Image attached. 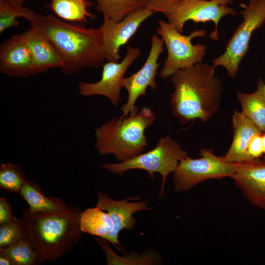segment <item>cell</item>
Wrapping results in <instances>:
<instances>
[{
    "mask_svg": "<svg viewBox=\"0 0 265 265\" xmlns=\"http://www.w3.org/2000/svg\"><path fill=\"white\" fill-rule=\"evenodd\" d=\"M215 67L203 62L179 70L170 77L174 90L170 103L182 124L198 119L208 121L219 108L223 84Z\"/></svg>",
    "mask_w": 265,
    "mask_h": 265,
    "instance_id": "1",
    "label": "cell"
},
{
    "mask_svg": "<svg viewBox=\"0 0 265 265\" xmlns=\"http://www.w3.org/2000/svg\"><path fill=\"white\" fill-rule=\"evenodd\" d=\"M30 23L58 50L63 62L61 68L63 73L71 75L84 67L98 68L104 64L106 59L100 27L87 28L64 22L52 15L39 14Z\"/></svg>",
    "mask_w": 265,
    "mask_h": 265,
    "instance_id": "2",
    "label": "cell"
},
{
    "mask_svg": "<svg viewBox=\"0 0 265 265\" xmlns=\"http://www.w3.org/2000/svg\"><path fill=\"white\" fill-rule=\"evenodd\" d=\"M81 212L79 207L70 206L58 214L35 215L27 209L23 212L21 219L27 228V238L41 264L56 261L78 243L83 234L80 228Z\"/></svg>",
    "mask_w": 265,
    "mask_h": 265,
    "instance_id": "3",
    "label": "cell"
},
{
    "mask_svg": "<svg viewBox=\"0 0 265 265\" xmlns=\"http://www.w3.org/2000/svg\"><path fill=\"white\" fill-rule=\"evenodd\" d=\"M156 120L148 107L123 118H112L95 129L94 147L99 154H113L120 162L132 159L148 146L145 131Z\"/></svg>",
    "mask_w": 265,
    "mask_h": 265,
    "instance_id": "4",
    "label": "cell"
},
{
    "mask_svg": "<svg viewBox=\"0 0 265 265\" xmlns=\"http://www.w3.org/2000/svg\"><path fill=\"white\" fill-rule=\"evenodd\" d=\"M188 157L186 151L171 136L160 138L156 146L150 151L119 163L107 162L100 167L113 174L122 175L132 169H141L147 171L151 179L154 173L161 176L162 181L159 196H164V186L168 176L174 173L181 160Z\"/></svg>",
    "mask_w": 265,
    "mask_h": 265,
    "instance_id": "5",
    "label": "cell"
},
{
    "mask_svg": "<svg viewBox=\"0 0 265 265\" xmlns=\"http://www.w3.org/2000/svg\"><path fill=\"white\" fill-rule=\"evenodd\" d=\"M157 32L166 47L167 54L159 76L163 79L170 77L177 71L202 62L206 53V46L202 44H193L192 40L207 34L204 29H195L188 35L180 32L168 22L159 20Z\"/></svg>",
    "mask_w": 265,
    "mask_h": 265,
    "instance_id": "6",
    "label": "cell"
},
{
    "mask_svg": "<svg viewBox=\"0 0 265 265\" xmlns=\"http://www.w3.org/2000/svg\"><path fill=\"white\" fill-rule=\"evenodd\" d=\"M248 0V4L240 3L243 21L227 43L224 52L212 61L215 67H224L232 79L236 77L248 51L252 34L265 22V0Z\"/></svg>",
    "mask_w": 265,
    "mask_h": 265,
    "instance_id": "7",
    "label": "cell"
},
{
    "mask_svg": "<svg viewBox=\"0 0 265 265\" xmlns=\"http://www.w3.org/2000/svg\"><path fill=\"white\" fill-rule=\"evenodd\" d=\"M199 155L198 159L188 156L180 161L173 176L176 192L187 191L207 180L232 178L234 175L235 163L215 155L211 149H201Z\"/></svg>",
    "mask_w": 265,
    "mask_h": 265,
    "instance_id": "8",
    "label": "cell"
},
{
    "mask_svg": "<svg viewBox=\"0 0 265 265\" xmlns=\"http://www.w3.org/2000/svg\"><path fill=\"white\" fill-rule=\"evenodd\" d=\"M234 0H183L166 17L167 22L173 25L181 33L184 31L186 23L213 22L215 28L210 35L213 40H218L217 27L224 16H235L237 13L228 4Z\"/></svg>",
    "mask_w": 265,
    "mask_h": 265,
    "instance_id": "9",
    "label": "cell"
},
{
    "mask_svg": "<svg viewBox=\"0 0 265 265\" xmlns=\"http://www.w3.org/2000/svg\"><path fill=\"white\" fill-rule=\"evenodd\" d=\"M141 53L137 47L128 46L126 55L120 62L107 61L104 63L99 80L95 82H80L78 85L79 94L84 97L104 96L113 106H117L121 101L125 73Z\"/></svg>",
    "mask_w": 265,
    "mask_h": 265,
    "instance_id": "10",
    "label": "cell"
},
{
    "mask_svg": "<svg viewBox=\"0 0 265 265\" xmlns=\"http://www.w3.org/2000/svg\"><path fill=\"white\" fill-rule=\"evenodd\" d=\"M163 41L157 34L151 37V47L147 58L142 67L130 77L125 78L123 86L128 92L127 102L120 107L122 114L120 118L128 115H134L138 112L135 103L141 96H145L149 87L155 90L157 87L156 77L160 63L158 62L160 55L164 52Z\"/></svg>",
    "mask_w": 265,
    "mask_h": 265,
    "instance_id": "11",
    "label": "cell"
},
{
    "mask_svg": "<svg viewBox=\"0 0 265 265\" xmlns=\"http://www.w3.org/2000/svg\"><path fill=\"white\" fill-rule=\"evenodd\" d=\"M155 13L148 4L128 15L122 20L115 22L104 19L100 27L103 33V49L106 60L119 62L121 47L135 34L140 25Z\"/></svg>",
    "mask_w": 265,
    "mask_h": 265,
    "instance_id": "12",
    "label": "cell"
},
{
    "mask_svg": "<svg viewBox=\"0 0 265 265\" xmlns=\"http://www.w3.org/2000/svg\"><path fill=\"white\" fill-rule=\"evenodd\" d=\"M97 195L98 199L96 206L108 213L114 224L113 231L105 239L121 251L117 246L123 248L118 240L119 233L123 230L133 229L136 220L133 214L139 211L150 210L151 208L148 206V203L146 201L130 202V200L139 199L140 198L137 196L115 200L102 192H98Z\"/></svg>",
    "mask_w": 265,
    "mask_h": 265,
    "instance_id": "13",
    "label": "cell"
},
{
    "mask_svg": "<svg viewBox=\"0 0 265 265\" xmlns=\"http://www.w3.org/2000/svg\"><path fill=\"white\" fill-rule=\"evenodd\" d=\"M232 177L253 206L265 210V160L255 159L235 163Z\"/></svg>",
    "mask_w": 265,
    "mask_h": 265,
    "instance_id": "14",
    "label": "cell"
},
{
    "mask_svg": "<svg viewBox=\"0 0 265 265\" xmlns=\"http://www.w3.org/2000/svg\"><path fill=\"white\" fill-rule=\"evenodd\" d=\"M0 71L11 77L27 78L35 75L33 57L22 34L14 35L1 44Z\"/></svg>",
    "mask_w": 265,
    "mask_h": 265,
    "instance_id": "15",
    "label": "cell"
},
{
    "mask_svg": "<svg viewBox=\"0 0 265 265\" xmlns=\"http://www.w3.org/2000/svg\"><path fill=\"white\" fill-rule=\"evenodd\" d=\"M22 35L31 53L35 75L52 68L61 69L63 64L62 57L55 45L44 34L31 26Z\"/></svg>",
    "mask_w": 265,
    "mask_h": 265,
    "instance_id": "16",
    "label": "cell"
},
{
    "mask_svg": "<svg viewBox=\"0 0 265 265\" xmlns=\"http://www.w3.org/2000/svg\"><path fill=\"white\" fill-rule=\"evenodd\" d=\"M232 121L233 139L229 150L223 156L227 161L233 163L249 160L248 143L253 136L262 132L241 112L235 110Z\"/></svg>",
    "mask_w": 265,
    "mask_h": 265,
    "instance_id": "17",
    "label": "cell"
},
{
    "mask_svg": "<svg viewBox=\"0 0 265 265\" xmlns=\"http://www.w3.org/2000/svg\"><path fill=\"white\" fill-rule=\"evenodd\" d=\"M28 205V212L35 215L58 214L66 211L69 206L62 199L45 195L39 186L26 179L19 193Z\"/></svg>",
    "mask_w": 265,
    "mask_h": 265,
    "instance_id": "18",
    "label": "cell"
},
{
    "mask_svg": "<svg viewBox=\"0 0 265 265\" xmlns=\"http://www.w3.org/2000/svg\"><path fill=\"white\" fill-rule=\"evenodd\" d=\"M237 98L241 112L262 132H265V83L259 80L257 88L252 93L238 92Z\"/></svg>",
    "mask_w": 265,
    "mask_h": 265,
    "instance_id": "19",
    "label": "cell"
},
{
    "mask_svg": "<svg viewBox=\"0 0 265 265\" xmlns=\"http://www.w3.org/2000/svg\"><path fill=\"white\" fill-rule=\"evenodd\" d=\"M80 228L83 233L105 239L113 231L114 224L108 213L96 206L81 212Z\"/></svg>",
    "mask_w": 265,
    "mask_h": 265,
    "instance_id": "20",
    "label": "cell"
},
{
    "mask_svg": "<svg viewBox=\"0 0 265 265\" xmlns=\"http://www.w3.org/2000/svg\"><path fill=\"white\" fill-rule=\"evenodd\" d=\"M96 241L105 252L106 264L113 265H160L162 257L153 249H149L141 254L134 251L124 253L123 256L116 254L109 246L108 241L103 238H96Z\"/></svg>",
    "mask_w": 265,
    "mask_h": 265,
    "instance_id": "21",
    "label": "cell"
},
{
    "mask_svg": "<svg viewBox=\"0 0 265 265\" xmlns=\"http://www.w3.org/2000/svg\"><path fill=\"white\" fill-rule=\"evenodd\" d=\"M88 0H50L49 7L58 17L67 21L85 23L93 15Z\"/></svg>",
    "mask_w": 265,
    "mask_h": 265,
    "instance_id": "22",
    "label": "cell"
},
{
    "mask_svg": "<svg viewBox=\"0 0 265 265\" xmlns=\"http://www.w3.org/2000/svg\"><path fill=\"white\" fill-rule=\"evenodd\" d=\"M97 10L104 19L115 22L122 20L128 15L148 4L147 0H96Z\"/></svg>",
    "mask_w": 265,
    "mask_h": 265,
    "instance_id": "23",
    "label": "cell"
},
{
    "mask_svg": "<svg viewBox=\"0 0 265 265\" xmlns=\"http://www.w3.org/2000/svg\"><path fill=\"white\" fill-rule=\"evenodd\" d=\"M0 255L7 257L13 265L41 264L37 253L27 238L7 247L0 248Z\"/></svg>",
    "mask_w": 265,
    "mask_h": 265,
    "instance_id": "24",
    "label": "cell"
},
{
    "mask_svg": "<svg viewBox=\"0 0 265 265\" xmlns=\"http://www.w3.org/2000/svg\"><path fill=\"white\" fill-rule=\"evenodd\" d=\"M37 13L29 8L10 2L9 0H0V33L18 25V18L23 17L31 22Z\"/></svg>",
    "mask_w": 265,
    "mask_h": 265,
    "instance_id": "25",
    "label": "cell"
},
{
    "mask_svg": "<svg viewBox=\"0 0 265 265\" xmlns=\"http://www.w3.org/2000/svg\"><path fill=\"white\" fill-rule=\"evenodd\" d=\"M27 230L22 219L15 217L0 224V248H6L27 239Z\"/></svg>",
    "mask_w": 265,
    "mask_h": 265,
    "instance_id": "26",
    "label": "cell"
},
{
    "mask_svg": "<svg viewBox=\"0 0 265 265\" xmlns=\"http://www.w3.org/2000/svg\"><path fill=\"white\" fill-rule=\"evenodd\" d=\"M19 166L12 163H2L0 166V187L9 192L20 193L26 181Z\"/></svg>",
    "mask_w": 265,
    "mask_h": 265,
    "instance_id": "27",
    "label": "cell"
},
{
    "mask_svg": "<svg viewBox=\"0 0 265 265\" xmlns=\"http://www.w3.org/2000/svg\"><path fill=\"white\" fill-rule=\"evenodd\" d=\"M183 0H147L148 4L155 13L159 12L166 16Z\"/></svg>",
    "mask_w": 265,
    "mask_h": 265,
    "instance_id": "28",
    "label": "cell"
},
{
    "mask_svg": "<svg viewBox=\"0 0 265 265\" xmlns=\"http://www.w3.org/2000/svg\"><path fill=\"white\" fill-rule=\"evenodd\" d=\"M262 133L253 136L247 147V153L250 160L259 159L264 155L262 143Z\"/></svg>",
    "mask_w": 265,
    "mask_h": 265,
    "instance_id": "29",
    "label": "cell"
},
{
    "mask_svg": "<svg viewBox=\"0 0 265 265\" xmlns=\"http://www.w3.org/2000/svg\"><path fill=\"white\" fill-rule=\"evenodd\" d=\"M15 216L12 214V207L7 198H0V224L11 221Z\"/></svg>",
    "mask_w": 265,
    "mask_h": 265,
    "instance_id": "30",
    "label": "cell"
},
{
    "mask_svg": "<svg viewBox=\"0 0 265 265\" xmlns=\"http://www.w3.org/2000/svg\"><path fill=\"white\" fill-rule=\"evenodd\" d=\"M0 265H13L11 261L6 257L0 255Z\"/></svg>",
    "mask_w": 265,
    "mask_h": 265,
    "instance_id": "31",
    "label": "cell"
},
{
    "mask_svg": "<svg viewBox=\"0 0 265 265\" xmlns=\"http://www.w3.org/2000/svg\"><path fill=\"white\" fill-rule=\"evenodd\" d=\"M10 2L18 5H23L25 0H9Z\"/></svg>",
    "mask_w": 265,
    "mask_h": 265,
    "instance_id": "32",
    "label": "cell"
},
{
    "mask_svg": "<svg viewBox=\"0 0 265 265\" xmlns=\"http://www.w3.org/2000/svg\"><path fill=\"white\" fill-rule=\"evenodd\" d=\"M261 138H262V146H263V153L265 157V132L262 133V135H261Z\"/></svg>",
    "mask_w": 265,
    "mask_h": 265,
    "instance_id": "33",
    "label": "cell"
}]
</instances>
